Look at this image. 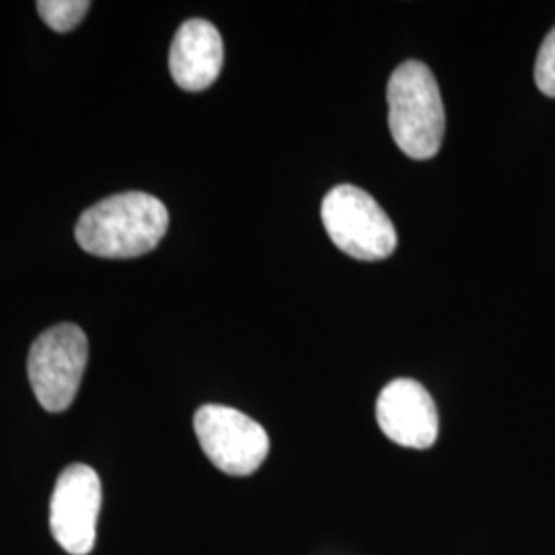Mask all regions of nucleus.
Wrapping results in <instances>:
<instances>
[{
    "label": "nucleus",
    "instance_id": "obj_9",
    "mask_svg": "<svg viewBox=\"0 0 555 555\" xmlns=\"http://www.w3.org/2000/svg\"><path fill=\"white\" fill-rule=\"evenodd\" d=\"M89 9H91V2L87 0H40L38 2L41 20L59 34L73 31Z\"/></svg>",
    "mask_w": 555,
    "mask_h": 555
},
{
    "label": "nucleus",
    "instance_id": "obj_8",
    "mask_svg": "<svg viewBox=\"0 0 555 555\" xmlns=\"http://www.w3.org/2000/svg\"><path fill=\"white\" fill-rule=\"evenodd\" d=\"M224 48L219 29L204 20L185 21L176 34L169 68L183 91H204L219 79Z\"/></svg>",
    "mask_w": 555,
    "mask_h": 555
},
{
    "label": "nucleus",
    "instance_id": "obj_10",
    "mask_svg": "<svg viewBox=\"0 0 555 555\" xmlns=\"http://www.w3.org/2000/svg\"><path fill=\"white\" fill-rule=\"evenodd\" d=\"M535 82L543 95L555 98V27L547 34L537 54Z\"/></svg>",
    "mask_w": 555,
    "mask_h": 555
},
{
    "label": "nucleus",
    "instance_id": "obj_1",
    "mask_svg": "<svg viewBox=\"0 0 555 555\" xmlns=\"http://www.w3.org/2000/svg\"><path fill=\"white\" fill-rule=\"evenodd\" d=\"M169 227L167 206L144 192L101 199L80 215L75 237L98 258H139L153 251Z\"/></svg>",
    "mask_w": 555,
    "mask_h": 555
},
{
    "label": "nucleus",
    "instance_id": "obj_5",
    "mask_svg": "<svg viewBox=\"0 0 555 555\" xmlns=\"http://www.w3.org/2000/svg\"><path fill=\"white\" fill-rule=\"evenodd\" d=\"M199 447L227 476H251L270 453L268 433L243 412L208 403L194 416Z\"/></svg>",
    "mask_w": 555,
    "mask_h": 555
},
{
    "label": "nucleus",
    "instance_id": "obj_3",
    "mask_svg": "<svg viewBox=\"0 0 555 555\" xmlns=\"http://www.w3.org/2000/svg\"><path fill=\"white\" fill-rule=\"evenodd\" d=\"M330 238L350 258L377 261L397 247L396 227L377 199L354 185H337L321 204Z\"/></svg>",
    "mask_w": 555,
    "mask_h": 555
},
{
    "label": "nucleus",
    "instance_id": "obj_6",
    "mask_svg": "<svg viewBox=\"0 0 555 555\" xmlns=\"http://www.w3.org/2000/svg\"><path fill=\"white\" fill-rule=\"evenodd\" d=\"M101 479L89 465L62 469L50 500V529L60 547L70 555H89L98 539Z\"/></svg>",
    "mask_w": 555,
    "mask_h": 555
},
{
    "label": "nucleus",
    "instance_id": "obj_7",
    "mask_svg": "<svg viewBox=\"0 0 555 555\" xmlns=\"http://www.w3.org/2000/svg\"><path fill=\"white\" fill-rule=\"evenodd\" d=\"M378 428L408 449H430L438 438L435 399L412 378L391 380L377 399Z\"/></svg>",
    "mask_w": 555,
    "mask_h": 555
},
{
    "label": "nucleus",
    "instance_id": "obj_2",
    "mask_svg": "<svg viewBox=\"0 0 555 555\" xmlns=\"http://www.w3.org/2000/svg\"><path fill=\"white\" fill-rule=\"evenodd\" d=\"M389 128L410 159H433L444 139V105L433 70L417 60L397 66L387 85Z\"/></svg>",
    "mask_w": 555,
    "mask_h": 555
},
{
    "label": "nucleus",
    "instance_id": "obj_4",
    "mask_svg": "<svg viewBox=\"0 0 555 555\" xmlns=\"http://www.w3.org/2000/svg\"><path fill=\"white\" fill-rule=\"evenodd\" d=\"M89 358V341L75 323H60L43 332L29 350L27 377L41 408L64 412L79 393Z\"/></svg>",
    "mask_w": 555,
    "mask_h": 555
}]
</instances>
